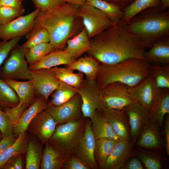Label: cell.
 <instances>
[{
	"label": "cell",
	"mask_w": 169,
	"mask_h": 169,
	"mask_svg": "<svg viewBox=\"0 0 169 169\" xmlns=\"http://www.w3.org/2000/svg\"><path fill=\"white\" fill-rule=\"evenodd\" d=\"M91 38V47L87 53L100 64H115L131 58L146 61L145 56L146 49L129 30L127 23L121 20L113 22Z\"/></svg>",
	"instance_id": "1"
},
{
	"label": "cell",
	"mask_w": 169,
	"mask_h": 169,
	"mask_svg": "<svg viewBox=\"0 0 169 169\" xmlns=\"http://www.w3.org/2000/svg\"><path fill=\"white\" fill-rule=\"evenodd\" d=\"M79 17L78 8L65 3L51 11H39L36 18L34 28L46 29L49 35V42L55 49H61L75 32Z\"/></svg>",
	"instance_id": "2"
},
{
	"label": "cell",
	"mask_w": 169,
	"mask_h": 169,
	"mask_svg": "<svg viewBox=\"0 0 169 169\" xmlns=\"http://www.w3.org/2000/svg\"><path fill=\"white\" fill-rule=\"evenodd\" d=\"M150 75V64L147 61L131 58L113 64H100L95 81L100 90L115 82L128 87L135 85Z\"/></svg>",
	"instance_id": "3"
},
{
	"label": "cell",
	"mask_w": 169,
	"mask_h": 169,
	"mask_svg": "<svg viewBox=\"0 0 169 169\" xmlns=\"http://www.w3.org/2000/svg\"><path fill=\"white\" fill-rule=\"evenodd\" d=\"M127 25L147 49L160 39L169 36V12L159 8H148L134 16Z\"/></svg>",
	"instance_id": "4"
},
{
	"label": "cell",
	"mask_w": 169,
	"mask_h": 169,
	"mask_svg": "<svg viewBox=\"0 0 169 169\" xmlns=\"http://www.w3.org/2000/svg\"><path fill=\"white\" fill-rule=\"evenodd\" d=\"M85 121L84 117L57 125L48 142L61 151L72 153L84 133Z\"/></svg>",
	"instance_id": "5"
},
{
	"label": "cell",
	"mask_w": 169,
	"mask_h": 169,
	"mask_svg": "<svg viewBox=\"0 0 169 169\" xmlns=\"http://www.w3.org/2000/svg\"><path fill=\"white\" fill-rule=\"evenodd\" d=\"M15 47L0 69V78L3 79L31 80V71L25 57L27 49L20 46L14 48Z\"/></svg>",
	"instance_id": "6"
},
{
	"label": "cell",
	"mask_w": 169,
	"mask_h": 169,
	"mask_svg": "<svg viewBox=\"0 0 169 169\" xmlns=\"http://www.w3.org/2000/svg\"><path fill=\"white\" fill-rule=\"evenodd\" d=\"M78 13L90 39L102 33L113 22L102 11L87 3L78 8Z\"/></svg>",
	"instance_id": "7"
},
{
	"label": "cell",
	"mask_w": 169,
	"mask_h": 169,
	"mask_svg": "<svg viewBox=\"0 0 169 169\" xmlns=\"http://www.w3.org/2000/svg\"><path fill=\"white\" fill-rule=\"evenodd\" d=\"M101 102L112 109L123 110L136 101L129 94L128 86L121 83H110L100 90Z\"/></svg>",
	"instance_id": "8"
},
{
	"label": "cell",
	"mask_w": 169,
	"mask_h": 169,
	"mask_svg": "<svg viewBox=\"0 0 169 169\" xmlns=\"http://www.w3.org/2000/svg\"><path fill=\"white\" fill-rule=\"evenodd\" d=\"M38 8L11 21L0 25V40H9L28 34L34 28L36 18L39 12Z\"/></svg>",
	"instance_id": "9"
},
{
	"label": "cell",
	"mask_w": 169,
	"mask_h": 169,
	"mask_svg": "<svg viewBox=\"0 0 169 169\" xmlns=\"http://www.w3.org/2000/svg\"><path fill=\"white\" fill-rule=\"evenodd\" d=\"M161 90L157 86L151 75L138 84L128 86L130 95L150 112L158 100Z\"/></svg>",
	"instance_id": "10"
},
{
	"label": "cell",
	"mask_w": 169,
	"mask_h": 169,
	"mask_svg": "<svg viewBox=\"0 0 169 169\" xmlns=\"http://www.w3.org/2000/svg\"><path fill=\"white\" fill-rule=\"evenodd\" d=\"M81 97L78 93L68 101L59 105H47L45 110L52 116L57 125L71 120L84 118Z\"/></svg>",
	"instance_id": "11"
},
{
	"label": "cell",
	"mask_w": 169,
	"mask_h": 169,
	"mask_svg": "<svg viewBox=\"0 0 169 169\" xmlns=\"http://www.w3.org/2000/svg\"><path fill=\"white\" fill-rule=\"evenodd\" d=\"M78 89L82 101L83 117L91 120L100 102V90L95 80L86 78Z\"/></svg>",
	"instance_id": "12"
},
{
	"label": "cell",
	"mask_w": 169,
	"mask_h": 169,
	"mask_svg": "<svg viewBox=\"0 0 169 169\" xmlns=\"http://www.w3.org/2000/svg\"><path fill=\"white\" fill-rule=\"evenodd\" d=\"M123 110L128 120L131 140L135 145L142 131L150 120V112L137 101Z\"/></svg>",
	"instance_id": "13"
},
{
	"label": "cell",
	"mask_w": 169,
	"mask_h": 169,
	"mask_svg": "<svg viewBox=\"0 0 169 169\" xmlns=\"http://www.w3.org/2000/svg\"><path fill=\"white\" fill-rule=\"evenodd\" d=\"M91 120L85 118L83 135L72 153L80 159L90 169H98L94 158L95 139L91 129Z\"/></svg>",
	"instance_id": "14"
},
{
	"label": "cell",
	"mask_w": 169,
	"mask_h": 169,
	"mask_svg": "<svg viewBox=\"0 0 169 169\" xmlns=\"http://www.w3.org/2000/svg\"><path fill=\"white\" fill-rule=\"evenodd\" d=\"M97 110L106 119L115 133L120 139L131 140L128 120L123 110L111 108L100 101Z\"/></svg>",
	"instance_id": "15"
},
{
	"label": "cell",
	"mask_w": 169,
	"mask_h": 169,
	"mask_svg": "<svg viewBox=\"0 0 169 169\" xmlns=\"http://www.w3.org/2000/svg\"><path fill=\"white\" fill-rule=\"evenodd\" d=\"M161 133L159 125L150 120L136 142V146L148 150L162 151L164 149V142Z\"/></svg>",
	"instance_id": "16"
},
{
	"label": "cell",
	"mask_w": 169,
	"mask_h": 169,
	"mask_svg": "<svg viewBox=\"0 0 169 169\" xmlns=\"http://www.w3.org/2000/svg\"><path fill=\"white\" fill-rule=\"evenodd\" d=\"M36 92L48 101L49 97L58 86L60 80L50 69L31 70Z\"/></svg>",
	"instance_id": "17"
},
{
	"label": "cell",
	"mask_w": 169,
	"mask_h": 169,
	"mask_svg": "<svg viewBox=\"0 0 169 169\" xmlns=\"http://www.w3.org/2000/svg\"><path fill=\"white\" fill-rule=\"evenodd\" d=\"M57 124L45 110L38 114L30 123L28 129L43 143L48 142L54 133Z\"/></svg>",
	"instance_id": "18"
},
{
	"label": "cell",
	"mask_w": 169,
	"mask_h": 169,
	"mask_svg": "<svg viewBox=\"0 0 169 169\" xmlns=\"http://www.w3.org/2000/svg\"><path fill=\"white\" fill-rule=\"evenodd\" d=\"M134 144L130 140L120 139L115 146L103 169H121L134 155Z\"/></svg>",
	"instance_id": "19"
},
{
	"label": "cell",
	"mask_w": 169,
	"mask_h": 169,
	"mask_svg": "<svg viewBox=\"0 0 169 169\" xmlns=\"http://www.w3.org/2000/svg\"><path fill=\"white\" fill-rule=\"evenodd\" d=\"M47 104L45 98L39 95L31 105L24 111L14 125L13 132L18 136L26 132L32 120L38 114L45 109Z\"/></svg>",
	"instance_id": "20"
},
{
	"label": "cell",
	"mask_w": 169,
	"mask_h": 169,
	"mask_svg": "<svg viewBox=\"0 0 169 169\" xmlns=\"http://www.w3.org/2000/svg\"><path fill=\"white\" fill-rule=\"evenodd\" d=\"M148 49L145 56L146 61L150 64H169V36L160 39Z\"/></svg>",
	"instance_id": "21"
},
{
	"label": "cell",
	"mask_w": 169,
	"mask_h": 169,
	"mask_svg": "<svg viewBox=\"0 0 169 169\" xmlns=\"http://www.w3.org/2000/svg\"><path fill=\"white\" fill-rule=\"evenodd\" d=\"M76 60L64 50L55 49L35 63L29 66L30 70L50 69L61 65L70 64Z\"/></svg>",
	"instance_id": "22"
},
{
	"label": "cell",
	"mask_w": 169,
	"mask_h": 169,
	"mask_svg": "<svg viewBox=\"0 0 169 169\" xmlns=\"http://www.w3.org/2000/svg\"><path fill=\"white\" fill-rule=\"evenodd\" d=\"M136 147L134 155L141 161L147 169H164L167 167V159L162 151L151 150Z\"/></svg>",
	"instance_id": "23"
},
{
	"label": "cell",
	"mask_w": 169,
	"mask_h": 169,
	"mask_svg": "<svg viewBox=\"0 0 169 169\" xmlns=\"http://www.w3.org/2000/svg\"><path fill=\"white\" fill-rule=\"evenodd\" d=\"M3 80L15 91L19 98L18 104L25 110L32 101L36 93L33 80L25 81L12 79Z\"/></svg>",
	"instance_id": "24"
},
{
	"label": "cell",
	"mask_w": 169,
	"mask_h": 169,
	"mask_svg": "<svg viewBox=\"0 0 169 169\" xmlns=\"http://www.w3.org/2000/svg\"><path fill=\"white\" fill-rule=\"evenodd\" d=\"M70 154L56 148L47 142L45 143L42 152L40 168L61 169L63 164Z\"/></svg>",
	"instance_id": "25"
},
{
	"label": "cell",
	"mask_w": 169,
	"mask_h": 169,
	"mask_svg": "<svg viewBox=\"0 0 169 169\" xmlns=\"http://www.w3.org/2000/svg\"><path fill=\"white\" fill-rule=\"evenodd\" d=\"M91 120V129L95 139L107 138L117 141L120 139L115 134L105 117L96 110Z\"/></svg>",
	"instance_id": "26"
},
{
	"label": "cell",
	"mask_w": 169,
	"mask_h": 169,
	"mask_svg": "<svg viewBox=\"0 0 169 169\" xmlns=\"http://www.w3.org/2000/svg\"><path fill=\"white\" fill-rule=\"evenodd\" d=\"M64 50L75 59L90 49L91 44L87 32L84 28L76 36L66 41Z\"/></svg>",
	"instance_id": "27"
},
{
	"label": "cell",
	"mask_w": 169,
	"mask_h": 169,
	"mask_svg": "<svg viewBox=\"0 0 169 169\" xmlns=\"http://www.w3.org/2000/svg\"><path fill=\"white\" fill-rule=\"evenodd\" d=\"M100 64L94 58L89 55L80 58L65 66L84 74L86 79L95 80Z\"/></svg>",
	"instance_id": "28"
},
{
	"label": "cell",
	"mask_w": 169,
	"mask_h": 169,
	"mask_svg": "<svg viewBox=\"0 0 169 169\" xmlns=\"http://www.w3.org/2000/svg\"><path fill=\"white\" fill-rule=\"evenodd\" d=\"M167 114H169V89H161L158 100L150 112V120L159 125L163 135L164 121Z\"/></svg>",
	"instance_id": "29"
},
{
	"label": "cell",
	"mask_w": 169,
	"mask_h": 169,
	"mask_svg": "<svg viewBox=\"0 0 169 169\" xmlns=\"http://www.w3.org/2000/svg\"><path fill=\"white\" fill-rule=\"evenodd\" d=\"M118 141L107 138H102L95 140L94 158L98 169H103Z\"/></svg>",
	"instance_id": "30"
},
{
	"label": "cell",
	"mask_w": 169,
	"mask_h": 169,
	"mask_svg": "<svg viewBox=\"0 0 169 169\" xmlns=\"http://www.w3.org/2000/svg\"><path fill=\"white\" fill-rule=\"evenodd\" d=\"M28 144L27 136L26 132L18 136L14 142L5 149L0 154V169L12 157L23 153L26 150Z\"/></svg>",
	"instance_id": "31"
},
{
	"label": "cell",
	"mask_w": 169,
	"mask_h": 169,
	"mask_svg": "<svg viewBox=\"0 0 169 169\" xmlns=\"http://www.w3.org/2000/svg\"><path fill=\"white\" fill-rule=\"evenodd\" d=\"M78 89L60 81L57 88L51 94L48 106H57L68 101L78 93Z\"/></svg>",
	"instance_id": "32"
},
{
	"label": "cell",
	"mask_w": 169,
	"mask_h": 169,
	"mask_svg": "<svg viewBox=\"0 0 169 169\" xmlns=\"http://www.w3.org/2000/svg\"><path fill=\"white\" fill-rule=\"evenodd\" d=\"M50 69L59 80L77 89L84 80L83 74L79 72L74 73L73 70L66 67H55Z\"/></svg>",
	"instance_id": "33"
},
{
	"label": "cell",
	"mask_w": 169,
	"mask_h": 169,
	"mask_svg": "<svg viewBox=\"0 0 169 169\" xmlns=\"http://www.w3.org/2000/svg\"><path fill=\"white\" fill-rule=\"evenodd\" d=\"M161 0H135L124 9L121 20L128 23L131 18L140 12L148 8H159Z\"/></svg>",
	"instance_id": "34"
},
{
	"label": "cell",
	"mask_w": 169,
	"mask_h": 169,
	"mask_svg": "<svg viewBox=\"0 0 169 169\" xmlns=\"http://www.w3.org/2000/svg\"><path fill=\"white\" fill-rule=\"evenodd\" d=\"M85 3L102 11L112 22L121 20L123 17V10L113 3L104 0H86Z\"/></svg>",
	"instance_id": "35"
},
{
	"label": "cell",
	"mask_w": 169,
	"mask_h": 169,
	"mask_svg": "<svg viewBox=\"0 0 169 169\" xmlns=\"http://www.w3.org/2000/svg\"><path fill=\"white\" fill-rule=\"evenodd\" d=\"M42 154L40 145L35 141L30 140L28 142L26 149L25 168H40Z\"/></svg>",
	"instance_id": "36"
},
{
	"label": "cell",
	"mask_w": 169,
	"mask_h": 169,
	"mask_svg": "<svg viewBox=\"0 0 169 169\" xmlns=\"http://www.w3.org/2000/svg\"><path fill=\"white\" fill-rule=\"evenodd\" d=\"M55 50L54 47L50 42L40 44L27 49L25 54V58L30 65Z\"/></svg>",
	"instance_id": "37"
},
{
	"label": "cell",
	"mask_w": 169,
	"mask_h": 169,
	"mask_svg": "<svg viewBox=\"0 0 169 169\" xmlns=\"http://www.w3.org/2000/svg\"><path fill=\"white\" fill-rule=\"evenodd\" d=\"M19 103V98L15 91L0 78V108H11Z\"/></svg>",
	"instance_id": "38"
},
{
	"label": "cell",
	"mask_w": 169,
	"mask_h": 169,
	"mask_svg": "<svg viewBox=\"0 0 169 169\" xmlns=\"http://www.w3.org/2000/svg\"><path fill=\"white\" fill-rule=\"evenodd\" d=\"M150 75L160 89H169V64L164 65L150 64Z\"/></svg>",
	"instance_id": "39"
},
{
	"label": "cell",
	"mask_w": 169,
	"mask_h": 169,
	"mask_svg": "<svg viewBox=\"0 0 169 169\" xmlns=\"http://www.w3.org/2000/svg\"><path fill=\"white\" fill-rule=\"evenodd\" d=\"M48 42H49V37L46 30L43 28H35L28 34L26 42L20 47L28 49L36 45Z\"/></svg>",
	"instance_id": "40"
},
{
	"label": "cell",
	"mask_w": 169,
	"mask_h": 169,
	"mask_svg": "<svg viewBox=\"0 0 169 169\" xmlns=\"http://www.w3.org/2000/svg\"><path fill=\"white\" fill-rule=\"evenodd\" d=\"M23 8L9 7H0V25L8 23L21 16L24 13Z\"/></svg>",
	"instance_id": "41"
},
{
	"label": "cell",
	"mask_w": 169,
	"mask_h": 169,
	"mask_svg": "<svg viewBox=\"0 0 169 169\" xmlns=\"http://www.w3.org/2000/svg\"><path fill=\"white\" fill-rule=\"evenodd\" d=\"M21 38L19 37L9 40H0V67Z\"/></svg>",
	"instance_id": "42"
},
{
	"label": "cell",
	"mask_w": 169,
	"mask_h": 169,
	"mask_svg": "<svg viewBox=\"0 0 169 169\" xmlns=\"http://www.w3.org/2000/svg\"><path fill=\"white\" fill-rule=\"evenodd\" d=\"M34 6L40 11L47 12L54 10L65 3V0H32Z\"/></svg>",
	"instance_id": "43"
},
{
	"label": "cell",
	"mask_w": 169,
	"mask_h": 169,
	"mask_svg": "<svg viewBox=\"0 0 169 169\" xmlns=\"http://www.w3.org/2000/svg\"><path fill=\"white\" fill-rule=\"evenodd\" d=\"M13 125L6 113L0 108V131L3 138L13 134Z\"/></svg>",
	"instance_id": "44"
},
{
	"label": "cell",
	"mask_w": 169,
	"mask_h": 169,
	"mask_svg": "<svg viewBox=\"0 0 169 169\" xmlns=\"http://www.w3.org/2000/svg\"><path fill=\"white\" fill-rule=\"evenodd\" d=\"M62 169H90V168L73 153L70 154L63 164Z\"/></svg>",
	"instance_id": "45"
},
{
	"label": "cell",
	"mask_w": 169,
	"mask_h": 169,
	"mask_svg": "<svg viewBox=\"0 0 169 169\" xmlns=\"http://www.w3.org/2000/svg\"><path fill=\"white\" fill-rule=\"evenodd\" d=\"M23 153L16 155L10 159L3 167L4 169H22Z\"/></svg>",
	"instance_id": "46"
},
{
	"label": "cell",
	"mask_w": 169,
	"mask_h": 169,
	"mask_svg": "<svg viewBox=\"0 0 169 169\" xmlns=\"http://www.w3.org/2000/svg\"><path fill=\"white\" fill-rule=\"evenodd\" d=\"M144 168L140 160L133 156L126 161L121 169H143Z\"/></svg>",
	"instance_id": "47"
},
{
	"label": "cell",
	"mask_w": 169,
	"mask_h": 169,
	"mask_svg": "<svg viewBox=\"0 0 169 169\" xmlns=\"http://www.w3.org/2000/svg\"><path fill=\"white\" fill-rule=\"evenodd\" d=\"M163 135L164 136V149L167 156H169V114L165 116L163 125Z\"/></svg>",
	"instance_id": "48"
},
{
	"label": "cell",
	"mask_w": 169,
	"mask_h": 169,
	"mask_svg": "<svg viewBox=\"0 0 169 169\" xmlns=\"http://www.w3.org/2000/svg\"><path fill=\"white\" fill-rule=\"evenodd\" d=\"M15 140L13 134L2 138L0 141V154L5 149L12 144Z\"/></svg>",
	"instance_id": "49"
},
{
	"label": "cell",
	"mask_w": 169,
	"mask_h": 169,
	"mask_svg": "<svg viewBox=\"0 0 169 169\" xmlns=\"http://www.w3.org/2000/svg\"><path fill=\"white\" fill-rule=\"evenodd\" d=\"M2 6L23 8L20 1L17 0H0V7Z\"/></svg>",
	"instance_id": "50"
},
{
	"label": "cell",
	"mask_w": 169,
	"mask_h": 169,
	"mask_svg": "<svg viewBox=\"0 0 169 169\" xmlns=\"http://www.w3.org/2000/svg\"><path fill=\"white\" fill-rule=\"evenodd\" d=\"M113 3L123 10L131 5L135 0H104Z\"/></svg>",
	"instance_id": "51"
},
{
	"label": "cell",
	"mask_w": 169,
	"mask_h": 169,
	"mask_svg": "<svg viewBox=\"0 0 169 169\" xmlns=\"http://www.w3.org/2000/svg\"><path fill=\"white\" fill-rule=\"evenodd\" d=\"M86 0H65V3L71 4L77 8L85 3Z\"/></svg>",
	"instance_id": "52"
},
{
	"label": "cell",
	"mask_w": 169,
	"mask_h": 169,
	"mask_svg": "<svg viewBox=\"0 0 169 169\" xmlns=\"http://www.w3.org/2000/svg\"><path fill=\"white\" fill-rule=\"evenodd\" d=\"M169 7V0H161L160 8L166 11Z\"/></svg>",
	"instance_id": "53"
},
{
	"label": "cell",
	"mask_w": 169,
	"mask_h": 169,
	"mask_svg": "<svg viewBox=\"0 0 169 169\" xmlns=\"http://www.w3.org/2000/svg\"><path fill=\"white\" fill-rule=\"evenodd\" d=\"M2 138H3V137L2 136V134L1 132L0 131V141L2 139Z\"/></svg>",
	"instance_id": "54"
},
{
	"label": "cell",
	"mask_w": 169,
	"mask_h": 169,
	"mask_svg": "<svg viewBox=\"0 0 169 169\" xmlns=\"http://www.w3.org/2000/svg\"><path fill=\"white\" fill-rule=\"evenodd\" d=\"M17 0L20 1L21 0Z\"/></svg>",
	"instance_id": "55"
}]
</instances>
